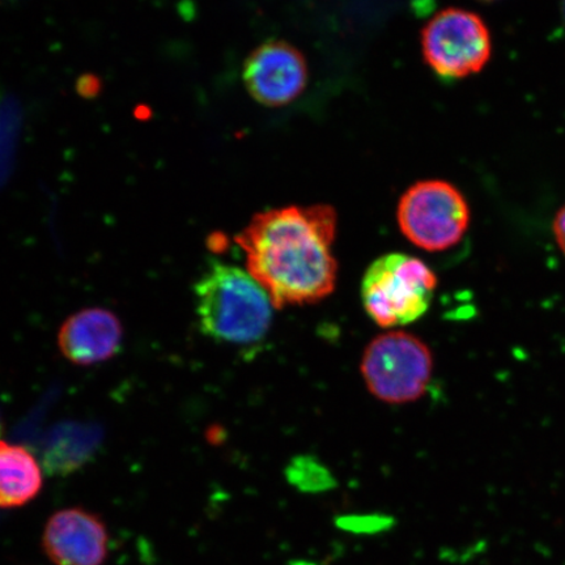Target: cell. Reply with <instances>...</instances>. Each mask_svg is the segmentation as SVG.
I'll list each match as a JSON object with an SVG mask.
<instances>
[{"mask_svg":"<svg viewBox=\"0 0 565 565\" xmlns=\"http://www.w3.org/2000/svg\"><path fill=\"white\" fill-rule=\"evenodd\" d=\"M344 527L352 530H363V532H371V530H379L386 527L388 520L386 518H379V515H366V518H348L343 519Z\"/></svg>","mask_w":565,"mask_h":565,"instance_id":"cell-12","label":"cell"},{"mask_svg":"<svg viewBox=\"0 0 565 565\" xmlns=\"http://www.w3.org/2000/svg\"><path fill=\"white\" fill-rule=\"evenodd\" d=\"M465 196L449 182H416L401 198L398 223L409 242L423 249L445 250L461 242L469 227Z\"/></svg>","mask_w":565,"mask_h":565,"instance_id":"cell-5","label":"cell"},{"mask_svg":"<svg viewBox=\"0 0 565 565\" xmlns=\"http://www.w3.org/2000/svg\"><path fill=\"white\" fill-rule=\"evenodd\" d=\"M42 547L55 565H104L109 553V533L100 515L83 508H68L49 519Z\"/></svg>","mask_w":565,"mask_h":565,"instance_id":"cell-8","label":"cell"},{"mask_svg":"<svg viewBox=\"0 0 565 565\" xmlns=\"http://www.w3.org/2000/svg\"><path fill=\"white\" fill-rule=\"evenodd\" d=\"M491 35L482 18L462 9L437 12L423 30L429 66L448 79L479 73L491 58Z\"/></svg>","mask_w":565,"mask_h":565,"instance_id":"cell-6","label":"cell"},{"mask_svg":"<svg viewBox=\"0 0 565 565\" xmlns=\"http://www.w3.org/2000/svg\"><path fill=\"white\" fill-rule=\"evenodd\" d=\"M433 371V353L427 344L405 331L374 338L362 360L366 387L374 397L394 405L422 398Z\"/></svg>","mask_w":565,"mask_h":565,"instance_id":"cell-4","label":"cell"},{"mask_svg":"<svg viewBox=\"0 0 565 565\" xmlns=\"http://www.w3.org/2000/svg\"><path fill=\"white\" fill-rule=\"evenodd\" d=\"M554 236L561 250L565 254V206L555 216Z\"/></svg>","mask_w":565,"mask_h":565,"instance_id":"cell-13","label":"cell"},{"mask_svg":"<svg viewBox=\"0 0 565 565\" xmlns=\"http://www.w3.org/2000/svg\"><path fill=\"white\" fill-rule=\"evenodd\" d=\"M436 285V275L420 259L386 254L374 260L364 275V308L381 328L405 327L427 313Z\"/></svg>","mask_w":565,"mask_h":565,"instance_id":"cell-3","label":"cell"},{"mask_svg":"<svg viewBox=\"0 0 565 565\" xmlns=\"http://www.w3.org/2000/svg\"><path fill=\"white\" fill-rule=\"evenodd\" d=\"M0 433H2V424H0Z\"/></svg>","mask_w":565,"mask_h":565,"instance_id":"cell-14","label":"cell"},{"mask_svg":"<svg viewBox=\"0 0 565 565\" xmlns=\"http://www.w3.org/2000/svg\"><path fill=\"white\" fill-rule=\"evenodd\" d=\"M307 77V62L299 49L281 40H268L254 49L244 66L247 90L266 105L291 102L306 87Z\"/></svg>","mask_w":565,"mask_h":565,"instance_id":"cell-7","label":"cell"},{"mask_svg":"<svg viewBox=\"0 0 565 565\" xmlns=\"http://www.w3.org/2000/svg\"><path fill=\"white\" fill-rule=\"evenodd\" d=\"M124 329L118 317L103 308L84 309L67 318L58 333L60 350L71 363L94 365L121 349Z\"/></svg>","mask_w":565,"mask_h":565,"instance_id":"cell-9","label":"cell"},{"mask_svg":"<svg viewBox=\"0 0 565 565\" xmlns=\"http://www.w3.org/2000/svg\"><path fill=\"white\" fill-rule=\"evenodd\" d=\"M41 489L42 470L31 451L0 441V508L31 503Z\"/></svg>","mask_w":565,"mask_h":565,"instance_id":"cell-10","label":"cell"},{"mask_svg":"<svg viewBox=\"0 0 565 565\" xmlns=\"http://www.w3.org/2000/svg\"><path fill=\"white\" fill-rule=\"evenodd\" d=\"M337 214L328 204L259 212L238 233L247 273L270 296L275 308L327 298L337 280L331 254Z\"/></svg>","mask_w":565,"mask_h":565,"instance_id":"cell-1","label":"cell"},{"mask_svg":"<svg viewBox=\"0 0 565 565\" xmlns=\"http://www.w3.org/2000/svg\"><path fill=\"white\" fill-rule=\"evenodd\" d=\"M286 477L301 492H324L333 490L337 484L327 466L309 456L294 458L286 469Z\"/></svg>","mask_w":565,"mask_h":565,"instance_id":"cell-11","label":"cell"},{"mask_svg":"<svg viewBox=\"0 0 565 565\" xmlns=\"http://www.w3.org/2000/svg\"><path fill=\"white\" fill-rule=\"evenodd\" d=\"M195 299L203 333L218 342L256 344L271 328L273 300L243 268L212 264L196 282Z\"/></svg>","mask_w":565,"mask_h":565,"instance_id":"cell-2","label":"cell"}]
</instances>
